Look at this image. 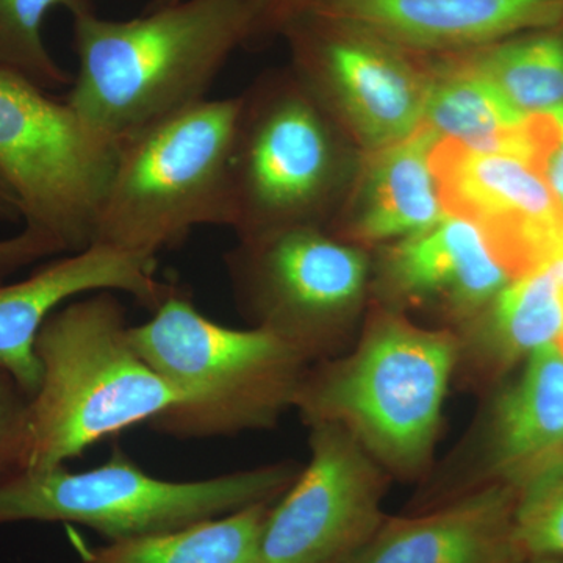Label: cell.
Wrapping results in <instances>:
<instances>
[{"label": "cell", "mask_w": 563, "mask_h": 563, "mask_svg": "<svg viewBox=\"0 0 563 563\" xmlns=\"http://www.w3.org/2000/svg\"><path fill=\"white\" fill-rule=\"evenodd\" d=\"M280 27L295 38L303 69L332 92L372 151L420 128L431 76L415 68L406 51L310 14H295Z\"/></svg>", "instance_id": "7c38bea8"}, {"label": "cell", "mask_w": 563, "mask_h": 563, "mask_svg": "<svg viewBox=\"0 0 563 563\" xmlns=\"http://www.w3.org/2000/svg\"><path fill=\"white\" fill-rule=\"evenodd\" d=\"M559 344H561V347H562V350H563V340H562V342H561V343H559Z\"/></svg>", "instance_id": "1f68e13d"}, {"label": "cell", "mask_w": 563, "mask_h": 563, "mask_svg": "<svg viewBox=\"0 0 563 563\" xmlns=\"http://www.w3.org/2000/svg\"><path fill=\"white\" fill-rule=\"evenodd\" d=\"M310 429V461L266 518V563H347L387 518L383 466L342 426Z\"/></svg>", "instance_id": "9c48e42d"}, {"label": "cell", "mask_w": 563, "mask_h": 563, "mask_svg": "<svg viewBox=\"0 0 563 563\" xmlns=\"http://www.w3.org/2000/svg\"><path fill=\"white\" fill-rule=\"evenodd\" d=\"M439 136L424 122L398 143L373 151L352 231L366 243L410 239L446 217L431 154Z\"/></svg>", "instance_id": "d6986e66"}, {"label": "cell", "mask_w": 563, "mask_h": 563, "mask_svg": "<svg viewBox=\"0 0 563 563\" xmlns=\"http://www.w3.org/2000/svg\"><path fill=\"white\" fill-rule=\"evenodd\" d=\"M465 492L490 484L520 487L563 454V350L544 344L488 409Z\"/></svg>", "instance_id": "9a60e30c"}, {"label": "cell", "mask_w": 563, "mask_h": 563, "mask_svg": "<svg viewBox=\"0 0 563 563\" xmlns=\"http://www.w3.org/2000/svg\"><path fill=\"white\" fill-rule=\"evenodd\" d=\"M301 470L291 463L258 466L174 483L141 470L117 451L88 472L18 470L0 477V526L62 521L87 526L111 542L176 531L258 503H274Z\"/></svg>", "instance_id": "8992f818"}, {"label": "cell", "mask_w": 563, "mask_h": 563, "mask_svg": "<svg viewBox=\"0 0 563 563\" xmlns=\"http://www.w3.org/2000/svg\"><path fill=\"white\" fill-rule=\"evenodd\" d=\"M422 122L440 140H453L466 150L510 155L532 166L536 162L531 114L457 55L446 54L432 74Z\"/></svg>", "instance_id": "ffe728a7"}, {"label": "cell", "mask_w": 563, "mask_h": 563, "mask_svg": "<svg viewBox=\"0 0 563 563\" xmlns=\"http://www.w3.org/2000/svg\"><path fill=\"white\" fill-rule=\"evenodd\" d=\"M176 290L158 279L157 258L106 244L70 252L25 279L0 285V365L32 399L43 379L36 336L63 303L88 292L122 291L154 312Z\"/></svg>", "instance_id": "4fadbf2b"}, {"label": "cell", "mask_w": 563, "mask_h": 563, "mask_svg": "<svg viewBox=\"0 0 563 563\" xmlns=\"http://www.w3.org/2000/svg\"><path fill=\"white\" fill-rule=\"evenodd\" d=\"M431 166L444 211L479 225L514 280L563 243V203L531 163L439 140Z\"/></svg>", "instance_id": "8fae6325"}, {"label": "cell", "mask_w": 563, "mask_h": 563, "mask_svg": "<svg viewBox=\"0 0 563 563\" xmlns=\"http://www.w3.org/2000/svg\"><path fill=\"white\" fill-rule=\"evenodd\" d=\"M454 55L525 113H542L563 103V32L521 33Z\"/></svg>", "instance_id": "7402d4cb"}, {"label": "cell", "mask_w": 563, "mask_h": 563, "mask_svg": "<svg viewBox=\"0 0 563 563\" xmlns=\"http://www.w3.org/2000/svg\"><path fill=\"white\" fill-rule=\"evenodd\" d=\"M384 273L388 287L407 301L437 303L466 321L514 280L487 233L454 214L396 244Z\"/></svg>", "instance_id": "e0dca14e"}, {"label": "cell", "mask_w": 563, "mask_h": 563, "mask_svg": "<svg viewBox=\"0 0 563 563\" xmlns=\"http://www.w3.org/2000/svg\"><path fill=\"white\" fill-rule=\"evenodd\" d=\"M131 328L111 291L84 296L47 318L35 342L43 379L31 399L22 470L63 466L188 401L141 357Z\"/></svg>", "instance_id": "7a4b0ae2"}, {"label": "cell", "mask_w": 563, "mask_h": 563, "mask_svg": "<svg viewBox=\"0 0 563 563\" xmlns=\"http://www.w3.org/2000/svg\"><path fill=\"white\" fill-rule=\"evenodd\" d=\"M273 504H252L176 531L84 550L80 563H266L263 529Z\"/></svg>", "instance_id": "44dd1931"}, {"label": "cell", "mask_w": 563, "mask_h": 563, "mask_svg": "<svg viewBox=\"0 0 563 563\" xmlns=\"http://www.w3.org/2000/svg\"><path fill=\"white\" fill-rule=\"evenodd\" d=\"M180 2V0H152L147 10H157L162 9V7L173 5V3Z\"/></svg>", "instance_id": "f546056e"}, {"label": "cell", "mask_w": 563, "mask_h": 563, "mask_svg": "<svg viewBox=\"0 0 563 563\" xmlns=\"http://www.w3.org/2000/svg\"><path fill=\"white\" fill-rule=\"evenodd\" d=\"M117 155L118 143L68 101L0 69V174L20 198L24 228L63 254L90 246Z\"/></svg>", "instance_id": "52a82bcc"}, {"label": "cell", "mask_w": 563, "mask_h": 563, "mask_svg": "<svg viewBox=\"0 0 563 563\" xmlns=\"http://www.w3.org/2000/svg\"><path fill=\"white\" fill-rule=\"evenodd\" d=\"M517 487L490 484L412 517L385 518L347 563H526L515 537Z\"/></svg>", "instance_id": "2e32d148"}, {"label": "cell", "mask_w": 563, "mask_h": 563, "mask_svg": "<svg viewBox=\"0 0 563 563\" xmlns=\"http://www.w3.org/2000/svg\"><path fill=\"white\" fill-rule=\"evenodd\" d=\"M7 0H0V5H2V3H5Z\"/></svg>", "instance_id": "4dcf8cb0"}, {"label": "cell", "mask_w": 563, "mask_h": 563, "mask_svg": "<svg viewBox=\"0 0 563 563\" xmlns=\"http://www.w3.org/2000/svg\"><path fill=\"white\" fill-rule=\"evenodd\" d=\"M242 99L231 161L232 225L243 239L306 225L328 190L332 140L312 98L299 90Z\"/></svg>", "instance_id": "30bf717a"}, {"label": "cell", "mask_w": 563, "mask_h": 563, "mask_svg": "<svg viewBox=\"0 0 563 563\" xmlns=\"http://www.w3.org/2000/svg\"><path fill=\"white\" fill-rule=\"evenodd\" d=\"M240 109V98H203L121 140L91 244L157 258L195 229L232 225Z\"/></svg>", "instance_id": "5b68a950"}, {"label": "cell", "mask_w": 563, "mask_h": 563, "mask_svg": "<svg viewBox=\"0 0 563 563\" xmlns=\"http://www.w3.org/2000/svg\"><path fill=\"white\" fill-rule=\"evenodd\" d=\"M58 254L63 251L54 240L29 228L10 239L0 240V285L25 266Z\"/></svg>", "instance_id": "4316f807"}, {"label": "cell", "mask_w": 563, "mask_h": 563, "mask_svg": "<svg viewBox=\"0 0 563 563\" xmlns=\"http://www.w3.org/2000/svg\"><path fill=\"white\" fill-rule=\"evenodd\" d=\"M31 398L0 365V477L24 468Z\"/></svg>", "instance_id": "d4e9b609"}, {"label": "cell", "mask_w": 563, "mask_h": 563, "mask_svg": "<svg viewBox=\"0 0 563 563\" xmlns=\"http://www.w3.org/2000/svg\"><path fill=\"white\" fill-rule=\"evenodd\" d=\"M131 339L141 357L188 396L151 422L176 439L273 428L295 406L312 365L276 332L222 325L179 290L132 325Z\"/></svg>", "instance_id": "277c9868"}, {"label": "cell", "mask_w": 563, "mask_h": 563, "mask_svg": "<svg viewBox=\"0 0 563 563\" xmlns=\"http://www.w3.org/2000/svg\"><path fill=\"white\" fill-rule=\"evenodd\" d=\"M563 25V24H562Z\"/></svg>", "instance_id": "d6a6232c"}, {"label": "cell", "mask_w": 563, "mask_h": 563, "mask_svg": "<svg viewBox=\"0 0 563 563\" xmlns=\"http://www.w3.org/2000/svg\"><path fill=\"white\" fill-rule=\"evenodd\" d=\"M459 340V366L473 380H490L544 344L563 340V285L547 266L503 288Z\"/></svg>", "instance_id": "ac0fdd59"}, {"label": "cell", "mask_w": 563, "mask_h": 563, "mask_svg": "<svg viewBox=\"0 0 563 563\" xmlns=\"http://www.w3.org/2000/svg\"><path fill=\"white\" fill-rule=\"evenodd\" d=\"M22 220V206L16 192L0 174V221L16 222Z\"/></svg>", "instance_id": "f1b7e54d"}, {"label": "cell", "mask_w": 563, "mask_h": 563, "mask_svg": "<svg viewBox=\"0 0 563 563\" xmlns=\"http://www.w3.org/2000/svg\"><path fill=\"white\" fill-rule=\"evenodd\" d=\"M517 492L515 537L526 563L563 559V454Z\"/></svg>", "instance_id": "cb8c5ba5"}, {"label": "cell", "mask_w": 563, "mask_h": 563, "mask_svg": "<svg viewBox=\"0 0 563 563\" xmlns=\"http://www.w3.org/2000/svg\"><path fill=\"white\" fill-rule=\"evenodd\" d=\"M313 0H250L255 16V32L263 25H282L292 14L306 9Z\"/></svg>", "instance_id": "83f0119b"}, {"label": "cell", "mask_w": 563, "mask_h": 563, "mask_svg": "<svg viewBox=\"0 0 563 563\" xmlns=\"http://www.w3.org/2000/svg\"><path fill=\"white\" fill-rule=\"evenodd\" d=\"M317 363L307 369L292 406L302 420L342 426L388 476H421L457 372V335L384 313L351 354Z\"/></svg>", "instance_id": "3957f363"}, {"label": "cell", "mask_w": 563, "mask_h": 563, "mask_svg": "<svg viewBox=\"0 0 563 563\" xmlns=\"http://www.w3.org/2000/svg\"><path fill=\"white\" fill-rule=\"evenodd\" d=\"M74 18L69 106L120 143L207 98L229 55L255 32L250 0H180L133 20Z\"/></svg>", "instance_id": "6da1fadb"}, {"label": "cell", "mask_w": 563, "mask_h": 563, "mask_svg": "<svg viewBox=\"0 0 563 563\" xmlns=\"http://www.w3.org/2000/svg\"><path fill=\"white\" fill-rule=\"evenodd\" d=\"M301 13L398 49L455 54L559 27L563 0H313Z\"/></svg>", "instance_id": "5bb4252c"}, {"label": "cell", "mask_w": 563, "mask_h": 563, "mask_svg": "<svg viewBox=\"0 0 563 563\" xmlns=\"http://www.w3.org/2000/svg\"><path fill=\"white\" fill-rule=\"evenodd\" d=\"M60 7L73 16L92 10L90 0H7L0 5V69L46 91L73 80L52 58L41 35L49 11Z\"/></svg>", "instance_id": "603a6c76"}, {"label": "cell", "mask_w": 563, "mask_h": 563, "mask_svg": "<svg viewBox=\"0 0 563 563\" xmlns=\"http://www.w3.org/2000/svg\"><path fill=\"white\" fill-rule=\"evenodd\" d=\"M228 265L255 328L276 332L310 363L339 351L344 321L368 276L361 251L312 225L244 239Z\"/></svg>", "instance_id": "ba28073f"}, {"label": "cell", "mask_w": 563, "mask_h": 563, "mask_svg": "<svg viewBox=\"0 0 563 563\" xmlns=\"http://www.w3.org/2000/svg\"><path fill=\"white\" fill-rule=\"evenodd\" d=\"M536 140V168L563 203V103L554 109L532 113Z\"/></svg>", "instance_id": "484cf974"}]
</instances>
